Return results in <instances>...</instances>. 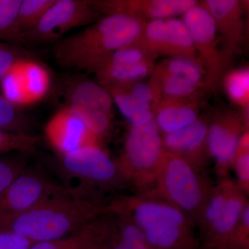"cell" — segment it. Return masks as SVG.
I'll return each instance as SVG.
<instances>
[{"mask_svg":"<svg viewBox=\"0 0 249 249\" xmlns=\"http://www.w3.org/2000/svg\"><path fill=\"white\" fill-rule=\"evenodd\" d=\"M154 70L160 73L181 77L204 89L205 71L198 58L175 57L160 62Z\"/></svg>","mask_w":249,"mask_h":249,"instance_id":"7402d4cb","label":"cell"},{"mask_svg":"<svg viewBox=\"0 0 249 249\" xmlns=\"http://www.w3.org/2000/svg\"><path fill=\"white\" fill-rule=\"evenodd\" d=\"M248 204L247 194L231 180L211 188L196 221L206 249H229L236 225Z\"/></svg>","mask_w":249,"mask_h":249,"instance_id":"5b68a950","label":"cell"},{"mask_svg":"<svg viewBox=\"0 0 249 249\" xmlns=\"http://www.w3.org/2000/svg\"><path fill=\"white\" fill-rule=\"evenodd\" d=\"M196 100L163 98L152 108L154 120L160 133H173L199 119Z\"/></svg>","mask_w":249,"mask_h":249,"instance_id":"ac0fdd59","label":"cell"},{"mask_svg":"<svg viewBox=\"0 0 249 249\" xmlns=\"http://www.w3.org/2000/svg\"><path fill=\"white\" fill-rule=\"evenodd\" d=\"M21 70L28 105L39 102L47 96L50 89L52 85L50 72L45 65L35 58L22 60Z\"/></svg>","mask_w":249,"mask_h":249,"instance_id":"ffe728a7","label":"cell"},{"mask_svg":"<svg viewBox=\"0 0 249 249\" xmlns=\"http://www.w3.org/2000/svg\"><path fill=\"white\" fill-rule=\"evenodd\" d=\"M29 249H88V244L79 232L57 240L33 243Z\"/></svg>","mask_w":249,"mask_h":249,"instance_id":"1f68e13d","label":"cell"},{"mask_svg":"<svg viewBox=\"0 0 249 249\" xmlns=\"http://www.w3.org/2000/svg\"><path fill=\"white\" fill-rule=\"evenodd\" d=\"M38 137L28 134L15 133L0 129V155L10 152L29 154L35 150Z\"/></svg>","mask_w":249,"mask_h":249,"instance_id":"4316f807","label":"cell"},{"mask_svg":"<svg viewBox=\"0 0 249 249\" xmlns=\"http://www.w3.org/2000/svg\"><path fill=\"white\" fill-rule=\"evenodd\" d=\"M59 157L62 174L73 183L67 189L88 200L98 203L93 197L96 193L115 189L125 181L117 163L99 144Z\"/></svg>","mask_w":249,"mask_h":249,"instance_id":"277c9868","label":"cell"},{"mask_svg":"<svg viewBox=\"0 0 249 249\" xmlns=\"http://www.w3.org/2000/svg\"><path fill=\"white\" fill-rule=\"evenodd\" d=\"M214 18L222 40V52L229 65L240 52L245 38L244 6L239 0H206L201 3Z\"/></svg>","mask_w":249,"mask_h":249,"instance_id":"9a60e30c","label":"cell"},{"mask_svg":"<svg viewBox=\"0 0 249 249\" xmlns=\"http://www.w3.org/2000/svg\"><path fill=\"white\" fill-rule=\"evenodd\" d=\"M27 155L19 153L11 158H0V196L27 168Z\"/></svg>","mask_w":249,"mask_h":249,"instance_id":"f546056e","label":"cell"},{"mask_svg":"<svg viewBox=\"0 0 249 249\" xmlns=\"http://www.w3.org/2000/svg\"><path fill=\"white\" fill-rule=\"evenodd\" d=\"M55 0H22L15 24V42L40 22Z\"/></svg>","mask_w":249,"mask_h":249,"instance_id":"603a6c76","label":"cell"},{"mask_svg":"<svg viewBox=\"0 0 249 249\" xmlns=\"http://www.w3.org/2000/svg\"><path fill=\"white\" fill-rule=\"evenodd\" d=\"M78 232L86 240L88 249H153L138 226L109 206Z\"/></svg>","mask_w":249,"mask_h":249,"instance_id":"9c48e42d","label":"cell"},{"mask_svg":"<svg viewBox=\"0 0 249 249\" xmlns=\"http://www.w3.org/2000/svg\"><path fill=\"white\" fill-rule=\"evenodd\" d=\"M45 134L47 142L59 156L98 144L99 141L82 119L65 107L49 119L45 125Z\"/></svg>","mask_w":249,"mask_h":249,"instance_id":"2e32d148","label":"cell"},{"mask_svg":"<svg viewBox=\"0 0 249 249\" xmlns=\"http://www.w3.org/2000/svg\"><path fill=\"white\" fill-rule=\"evenodd\" d=\"M0 95V129L15 133L28 134L29 121L19 109Z\"/></svg>","mask_w":249,"mask_h":249,"instance_id":"484cf974","label":"cell"},{"mask_svg":"<svg viewBox=\"0 0 249 249\" xmlns=\"http://www.w3.org/2000/svg\"><path fill=\"white\" fill-rule=\"evenodd\" d=\"M224 88L232 102L249 109V70L241 68L229 72L224 79Z\"/></svg>","mask_w":249,"mask_h":249,"instance_id":"d4e9b609","label":"cell"},{"mask_svg":"<svg viewBox=\"0 0 249 249\" xmlns=\"http://www.w3.org/2000/svg\"><path fill=\"white\" fill-rule=\"evenodd\" d=\"M103 16L122 15L142 20L172 18L197 4L196 0H89Z\"/></svg>","mask_w":249,"mask_h":249,"instance_id":"4fadbf2b","label":"cell"},{"mask_svg":"<svg viewBox=\"0 0 249 249\" xmlns=\"http://www.w3.org/2000/svg\"><path fill=\"white\" fill-rule=\"evenodd\" d=\"M31 58L34 54L29 51L0 42V81L18 62Z\"/></svg>","mask_w":249,"mask_h":249,"instance_id":"4dcf8cb0","label":"cell"},{"mask_svg":"<svg viewBox=\"0 0 249 249\" xmlns=\"http://www.w3.org/2000/svg\"><path fill=\"white\" fill-rule=\"evenodd\" d=\"M209 124L198 119L193 124L173 133L164 136L162 139L165 151L181 156L196 166L205 150L207 151ZM208 152V151H207Z\"/></svg>","mask_w":249,"mask_h":249,"instance_id":"e0dca14e","label":"cell"},{"mask_svg":"<svg viewBox=\"0 0 249 249\" xmlns=\"http://www.w3.org/2000/svg\"><path fill=\"white\" fill-rule=\"evenodd\" d=\"M32 244L14 232L0 231V249H29Z\"/></svg>","mask_w":249,"mask_h":249,"instance_id":"d6a6232c","label":"cell"},{"mask_svg":"<svg viewBox=\"0 0 249 249\" xmlns=\"http://www.w3.org/2000/svg\"><path fill=\"white\" fill-rule=\"evenodd\" d=\"M149 85L155 96L154 106L163 98L197 100L200 87L181 77L153 70ZM152 107V108H153Z\"/></svg>","mask_w":249,"mask_h":249,"instance_id":"d6986e66","label":"cell"},{"mask_svg":"<svg viewBox=\"0 0 249 249\" xmlns=\"http://www.w3.org/2000/svg\"><path fill=\"white\" fill-rule=\"evenodd\" d=\"M107 208L65 187L27 212L1 221L0 231L14 232L32 243L57 240L76 233Z\"/></svg>","mask_w":249,"mask_h":249,"instance_id":"7a4b0ae2","label":"cell"},{"mask_svg":"<svg viewBox=\"0 0 249 249\" xmlns=\"http://www.w3.org/2000/svg\"><path fill=\"white\" fill-rule=\"evenodd\" d=\"M141 41L156 56L198 58L189 30L176 18L147 21Z\"/></svg>","mask_w":249,"mask_h":249,"instance_id":"7c38bea8","label":"cell"},{"mask_svg":"<svg viewBox=\"0 0 249 249\" xmlns=\"http://www.w3.org/2000/svg\"><path fill=\"white\" fill-rule=\"evenodd\" d=\"M231 166L235 170L237 185L246 194L249 191V134L246 129L241 134Z\"/></svg>","mask_w":249,"mask_h":249,"instance_id":"83f0119b","label":"cell"},{"mask_svg":"<svg viewBox=\"0 0 249 249\" xmlns=\"http://www.w3.org/2000/svg\"><path fill=\"white\" fill-rule=\"evenodd\" d=\"M22 1L0 0V40L15 42V24Z\"/></svg>","mask_w":249,"mask_h":249,"instance_id":"f1b7e54d","label":"cell"},{"mask_svg":"<svg viewBox=\"0 0 249 249\" xmlns=\"http://www.w3.org/2000/svg\"><path fill=\"white\" fill-rule=\"evenodd\" d=\"M183 22L189 30L196 55L205 71L204 89L214 90L222 79L227 63L219 47L214 18L201 4L183 15Z\"/></svg>","mask_w":249,"mask_h":249,"instance_id":"ba28073f","label":"cell"},{"mask_svg":"<svg viewBox=\"0 0 249 249\" xmlns=\"http://www.w3.org/2000/svg\"><path fill=\"white\" fill-rule=\"evenodd\" d=\"M65 188L43 170L27 167L0 196V222L27 212Z\"/></svg>","mask_w":249,"mask_h":249,"instance_id":"8fae6325","label":"cell"},{"mask_svg":"<svg viewBox=\"0 0 249 249\" xmlns=\"http://www.w3.org/2000/svg\"><path fill=\"white\" fill-rule=\"evenodd\" d=\"M68 86L65 107L82 119L100 140L110 128L113 116L111 95L106 88L88 78L77 77Z\"/></svg>","mask_w":249,"mask_h":249,"instance_id":"30bf717a","label":"cell"},{"mask_svg":"<svg viewBox=\"0 0 249 249\" xmlns=\"http://www.w3.org/2000/svg\"><path fill=\"white\" fill-rule=\"evenodd\" d=\"M145 22L122 15L103 16L55 42L53 58L59 66L93 73L113 52L140 40Z\"/></svg>","mask_w":249,"mask_h":249,"instance_id":"6da1fadb","label":"cell"},{"mask_svg":"<svg viewBox=\"0 0 249 249\" xmlns=\"http://www.w3.org/2000/svg\"><path fill=\"white\" fill-rule=\"evenodd\" d=\"M155 183L161 198L181 211L191 222H196L211 191L196 166L181 156L165 151Z\"/></svg>","mask_w":249,"mask_h":249,"instance_id":"3957f363","label":"cell"},{"mask_svg":"<svg viewBox=\"0 0 249 249\" xmlns=\"http://www.w3.org/2000/svg\"><path fill=\"white\" fill-rule=\"evenodd\" d=\"M163 152L162 138L153 117L143 125L131 127L117 164L125 181L130 180L145 188L155 183Z\"/></svg>","mask_w":249,"mask_h":249,"instance_id":"8992f818","label":"cell"},{"mask_svg":"<svg viewBox=\"0 0 249 249\" xmlns=\"http://www.w3.org/2000/svg\"><path fill=\"white\" fill-rule=\"evenodd\" d=\"M22 61L16 63L0 81L1 96L18 107L29 106L21 70Z\"/></svg>","mask_w":249,"mask_h":249,"instance_id":"cb8c5ba5","label":"cell"},{"mask_svg":"<svg viewBox=\"0 0 249 249\" xmlns=\"http://www.w3.org/2000/svg\"><path fill=\"white\" fill-rule=\"evenodd\" d=\"M116 103L121 114L129 121L132 127H138L153 119L151 106L139 101L124 89H106Z\"/></svg>","mask_w":249,"mask_h":249,"instance_id":"44dd1931","label":"cell"},{"mask_svg":"<svg viewBox=\"0 0 249 249\" xmlns=\"http://www.w3.org/2000/svg\"><path fill=\"white\" fill-rule=\"evenodd\" d=\"M103 17L89 0H55L37 26L19 36L17 42L27 45L56 42L69 31L88 27Z\"/></svg>","mask_w":249,"mask_h":249,"instance_id":"52a82bcc","label":"cell"},{"mask_svg":"<svg viewBox=\"0 0 249 249\" xmlns=\"http://www.w3.org/2000/svg\"><path fill=\"white\" fill-rule=\"evenodd\" d=\"M245 129L247 122L243 114L232 111L219 114L209 124L206 147L219 173L224 174L231 167L239 139Z\"/></svg>","mask_w":249,"mask_h":249,"instance_id":"5bb4252c","label":"cell"}]
</instances>
